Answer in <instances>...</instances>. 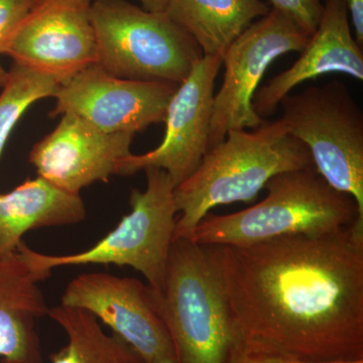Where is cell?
<instances>
[{
    "label": "cell",
    "mask_w": 363,
    "mask_h": 363,
    "mask_svg": "<svg viewBox=\"0 0 363 363\" xmlns=\"http://www.w3.org/2000/svg\"><path fill=\"white\" fill-rule=\"evenodd\" d=\"M51 276L18 250L0 257V363H44L37 324L50 308L39 284Z\"/></svg>",
    "instance_id": "obj_15"
},
{
    "label": "cell",
    "mask_w": 363,
    "mask_h": 363,
    "mask_svg": "<svg viewBox=\"0 0 363 363\" xmlns=\"http://www.w3.org/2000/svg\"><path fill=\"white\" fill-rule=\"evenodd\" d=\"M7 74H9V71L4 69L1 62H0V88L4 87V83H6V81Z\"/></svg>",
    "instance_id": "obj_25"
},
{
    "label": "cell",
    "mask_w": 363,
    "mask_h": 363,
    "mask_svg": "<svg viewBox=\"0 0 363 363\" xmlns=\"http://www.w3.org/2000/svg\"><path fill=\"white\" fill-rule=\"evenodd\" d=\"M211 247L243 337L302 362H363V219L324 235Z\"/></svg>",
    "instance_id": "obj_1"
},
{
    "label": "cell",
    "mask_w": 363,
    "mask_h": 363,
    "mask_svg": "<svg viewBox=\"0 0 363 363\" xmlns=\"http://www.w3.org/2000/svg\"><path fill=\"white\" fill-rule=\"evenodd\" d=\"M342 0H323V11L300 57L290 68L257 89L253 109L262 118L274 116L279 102L298 85L330 73L363 80V50L351 32Z\"/></svg>",
    "instance_id": "obj_14"
},
{
    "label": "cell",
    "mask_w": 363,
    "mask_h": 363,
    "mask_svg": "<svg viewBox=\"0 0 363 363\" xmlns=\"http://www.w3.org/2000/svg\"><path fill=\"white\" fill-rule=\"evenodd\" d=\"M347 9L355 40L363 47V0H342Z\"/></svg>",
    "instance_id": "obj_23"
},
{
    "label": "cell",
    "mask_w": 363,
    "mask_h": 363,
    "mask_svg": "<svg viewBox=\"0 0 363 363\" xmlns=\"http://www.w3.org/2000/svg\"><path fill=\"white\" fill-rule=\"evenodd\" d=\"M271 9H276L311 35L316 30L323 11V0H269Z\"/></svg>",
    "instance_id": "obj_20"
},
{
    "label": "cell",
    "mask_w": 363,
    "mask_h": 363,
    "mask_svg": "<svg viewBox=\"0 0 363 363\" xmlns=\"http://www.w3.org/2000/svg\"><path fill=\"white\" fill-rule=\"evenodd\" d=\"M264 199L235 213H208L189 240L202 245L247 247L281 236H318L350 226L359 214L351 196L332 188L314 167L267 182Z\"/></svg>",
    "instance_id": "obj_4"
},
{
    "label": "cell",
    "mask_w": 363,
    "mask_h": 363,
    "mask_svg": "<svg viewBox=\"0 0 363 363\" xmlns=\"http://www.w3.org/2000/svg\"><path fill=\"white\" fill-rule=\"evenodd\" d=\"M135 135L107 133L82 117L62 114L55 130L35 143L28 161L40 178L70 194L96 182L107 183L117 164L131 154Z\"/></svg>",
    "instance_id": "obj_13"
},
{
    "label": "cell",
    "mask_w": 363,
    "mask_h": 363,
    "mask_svg": "<svg viewBox=\"0 0 363 363\" xmlns=\"http://www.w3.org/2000/svg\"><path fill=\"white\" fill-rule=\"evenodd\" d=\"M227 363H313L302 362L296 358L289 357L264 345L243 337L242 335L238 339L234 346L233 353ZM342 363H363L358 362H342Z\"/></svg>",
    "instance_id": "obj_21"
},
{
    "label": "cell",
    "mask_w": 363,
    "mask_h": 363,
    "mask_svg": "<svg viewBox=\"0 0 363 363\" xmlns=\"http://www.w3.org/2000/svg\"><path fill=\"white\" fill-rule=\"evenodd\" d=\"M61 305L91 313L135 351L143 363H176L173 343L140 279L85 272L66 286Z\"/></svg>",
    "instance_id": "obj_9"
},
{
    "label": "cell",
    "mask_w": 363,
    "mask_h": 363,
    "mask_svg": "<svg viewBox=\"0 0 363 363\" xmlns=\"http://www.w3.org/2000/svg\"><path fill=\"white\" fill-rule=\"evenodd\" d=\"M221 67L219 56H202L196 62L169 101L162 142L145 154L124 157L117 164L116 175L161 169L176 187L194 173L208 152L215 80Z\"/></svg>",
    "instance_id": "obj_12"
},
{
    "label": "cell",
    "mask_w": 363,
    "mask_h": 363,
    "mask_svg": "<svg viewBox=\"0 0 363 363\" xmlns=\"http://www.w3.org/2000/svg\"><path fill=\"white\" fill-rule=\"evenodd\" d=\"M48 315L65 332L68 342L52 354L51 363H143L116 334H107L96 317L85 310L59 305Z\"/></svg>",
    "instance_id": "obj_18"
},
{
    "label": "cell",
    "mask_w": 363,
    "mask_h": 363,
    "mask_svg": "<svg viewBox=\"0 0 363 363\" xmlns=\"http://www.w3.org/2000/svg\"><path fill=\"white\" fill-rule=\"evenodd\" d=\"M178 86L126 80L94 64L59 85L51 116L74 113L104 133L135 135L152 124L164 123Z\"/></svg>",
    "instance_id": "obj_10"
},
{
    "label": "cell",
    "mask_w": 363,
    "mask_h": 363,
    "mask_svg": "<svg viewBox=\"0 0 363 363\" xmlns=\"http://www.w3.org/2000/svg\"><path fill=\"white\" fill-rule=\"evenodd\" d=\"M147 188L133 189L130 212L96 245L66 255H45L32 250L23 240L18 252L35 269L52 274L56 267L85 264H116L140 272L147 285L162 290L175 233V185L164 169L147 168Z\"/></svg>",
    "instance_id": "obj_6"
},
{
    "label": "cell",
    "mask_w": 363,
    "mask_h": 363,
    "mask_svg": "<svg viewBox=\"0 0 363 363\" xmlns=\"http://www.w3.org/2000/svg\"><path fill=\"white\" fill-rule=\"evenodd\" d=\"M92 1L42 0L21 21L4 55L64 84L96 63Z\"/></svg>",
    "instance_id": "obj_11"
},
{
    "label": "cell",
    "mask_w": 363,
    "mask_h": 363,
    "mask_svg": "<svg viewBox=\"0 0 363 363\" xmlns=\"http://www.w3.org/2000/svg\"><path fill=\"white\" fill-rule=\"evenodd\" d=\"M96 65L116 77L181 84L203 56L194 40L164 13L128 0H93Z\"/></svg>",
    "instance_id": "obj_5"
},
{
    "label": "cell",
    "mask_w": 363,
    "mask_h": 363,
    "mask_svg": "<svg viewBox=\"0 0 363 363\" xmlns=\"http://www.w3.org/2000/svg\"><path fill=\"white\" fill-rule=\"evenodd\" d=\"M145 11L152 13H164L169 0H138Z\"/></svg>",
    "instance_id": "obj_24"
},
{
    "label": "cell",
    "mask_w": 363,
    "mask_h": 363,
    "mask_svg": "<svg viewBox=\"0 0 363 363\" xmlns=\"http://www.w3.org/2000/svg\"><path fill=\"white\" fill-rule=\"evenodd\" d=\"M311 35L276 9L253 21L222 55L224 78L214 95L208 150L231 130H253L264 123L253 109L260 81L274 60L301 52Z\"/></svg>",
    "instance_id": "obj_8"
},
{
    "label": "cell",
    "mask_w": 363,
    "mask_h": 363,
    "mask_svg": "<svg viewBox=\"0 0 363 363\" xmlns=\"http://www.w3.org/2000/svg\"><path fill=\"white\" fill-rule=\"evenodd\" d=\"M262 0H169L164 13L187 33L203 56H219L252 25L269 13Z\"/></svg>",
    "instance_id": "obj_17"
},
{
    "label": "cell",
    "mask_w": 363,
    "mask_h": 363,
    "mask_svg": "<svg viewBox=\"0 0 363 363\" xmlns=\"http://www.w3.org/2000/svg\"><path fill=\"white\" fill-rule=\"evenodd\" d=\"M286 130L304 143L327 183L363 216V112L344 83L309 86L279 102Z\"/></svg>",
    "instance_id": "obj_7"
},
{
    "label": "cell",
    "mask_w": 363,
    "mask_h": 363,
    "mask_svg": "<svg viewBox=\"0 0 363 363\" xmlns=\"http://www.w3.org/2000/svg\"><path fill=\"white\" fill-rule=\"evenodd\" d=\"M314 167L307 147L283 121H264L253 130H231L210 149L198 168L174 190V240L190 238L212 208L257 199L272 177Z\"/></svg>",
    "instance_id": "obj_2"
},
{
    "label": "cell",
    "mask_w": 363,
    "mask_h": 363,
    "mask_svg": "<svg viewBox=\"0 0 363 363\" xmlns=\"http://www.w3.org/2000/svg\"><path fill=\"white\" fill-rule=\"evenodd\" d=\"M80 195L70 194L38 177L0 193V257L16 252L26 233L84 220Z\"/></svg>",
    "instance_id": "obj_16"
},
{
    "label": "cell",
    "mask_w": 363,
    "mask_h": 363,
    "mask_svg": "<svg viewBox=\"0 0 363 363\" xmlns=\"http://www.w3.org/2000/svg\"><path fill=\"white\" fill-rule=\"evenodd\" d=\"M42 0H0V56L26 16Z\"/></svg>",
    "instance_id": "obj_22"
},
{
    "label": "cell",
    "mask_w": 363,
    "mask_h": 363,
    "mask_svg": "<svg viewBox=\"0 0 363 363\" xmlns=\"http://www.w3.org/2000/svg\"><path fill=\"white\" fill-rule=\"evenodd\" d=\"M176 363H227L241 334L213 250L189 238L173 241L162 290L150 286Z\"/></svg>",
    "instance_id": "obj_3"
},
{
    "label": "cell",
    "mask_w": 363,
    "mask_h": 363,
    "mask_svg": "<svg viewBox=\"0 0 363 363\" xmlns=\"http://www.w3.org/2000/svg\"><path fill=\"white\" fill-rule=\"evenodd\" d=\"M58 87L49 76L13 64L0 93V157L21 116L35 102L54 96Z\"/></svg>",
    "instance_id": "obj_19"
}]
</instances>
